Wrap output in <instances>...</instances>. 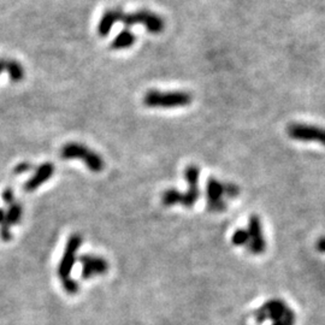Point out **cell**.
<instances>
[{"label": "cell", "mask_w": 325, "mask_h": 325, "mask_svg": "<svg viewBox=\"0 0 325 325\" xmlns=\"http://www.w3.org/2000/svg\"><path fill=\"white\" fill-rule=\"evenodd\" d=\"M2 200H4L6 204H12L14 202V190L11 188L5 189L4 193H2Z\"/></svg>", "instance_id": "obj_21"}, {"label": "cell", "mask_w": 325, "mask_h": 325, "mask_svg": "<svg viewBox=\"0 0 325 325\" xmlns=\"http://www.w3.org/2000/svg\"><path fill=\"white\" fill-rule=\"evenodd\" d=\"M286 134L292 140L302 142H318L325 146V129L322 126L292 123L286 128Z\"/></svg>", "instance_id": "obj_6"}, {"label": "cell", "mask_w": 325, "mask_h": 325, "mask_svg": "<svg viewBox=\"0 0 325 325\" xmlns=\"http://www.w3.org/2000/svg\"><path fill=\"white\" fill-rule=\"evenodd\" d=\"M5 66H6V59L0 58V74L5 72Z\"/></svg>", "instance_id": "obj_23"}, {"label": "cell", "mask_w": 325, "mask_h": 325, "mask_svg": "<svg viewBox=\"0 0 325 325\" xmlns=\"http://www.w3.org/2000/svg\"><path fill=\"white\" fill-rule=\"evenodd\" d=\"M20 214H22V208L18 204H11L10 208H8L6 217H5V222L8 226H14L17 222L20 220Z\"/></svg>", "instance_id": "obj_15"}, {"label": "cell", "mask_w": 325, "mask_h": 325, "mask_svg": "<svg viewBox=\"0 0 325 325\" xmlns=\"http://www.w3.org/2000/svg\"><path fill=\"white\" fill-rule=\"evenodd\" d=\"M29 170H32V165L28 162H20L14 168V174H24L28 172Z\"/></svg>", "instance_id": "obj_20"}, {"label": "cell", "mask_w": 325, "mask_h": 325, "mask_svg": "<svg viewBox=\"0 0 325 325\" xmlns=\"http://www.w3.org/2000/svg\"><path fill=\"white\" fill-rule=\"evenodd\" d=\"M240 194V188L236 184H232V183H226L224 184V195L228 198H236Z\"/></svg>", "instance_id": "obj_18"}, {"label": "cell", "mask_w": 325, "mask_h": 325, "mask_svg": "<svg viewBox=\"0 0 325 325\" xmlns=\"http://www.w3.org/2000/svg\"><path fill=\"white\" fill-rule=\"evenodd\" d=\"M250 241V236H248V232L244 229H238L232 236V242L235 246H246Z\"/></svg>", "instance_id": "obj_16"}, {"label": "cell", "mask_w": 325, "mask_h": 325, "mask_svg": "<svg viewBox=\"0 0 325 325\" xmlns=\"http://www.w3.org/2000/svg\"><path fill=\"white\" fill-rule=\"evenodd\" d=\"M248 236H250V241H248L247 248L250 253L259 256L262 254L266 250V242H265L264 235H262V228L260 218L256 214H253L250 217L248 220Z\"/></svg>", "instance_id": "obj_8"}, {"label": "cell", "mask_w": 325, "mask_h": 325, "mask_svg": "<svg viewBox=\"0 0 325 325\" xmlns=\"http://www.w3.org/2000/svg\"><path fill=\"white\" fill-rule=\"evenodd\" d=\"M126 26H132L136 24L144 26L150 34H160L165 29V22L159 14L150 10H138L132 14L123 12L120 20Z\"/></svg>", "instance_id": "obj_5"}, {"label": "cell", "mask_w": 325, "mask_h": 325, "mask_svg": "<svg viewBox=\"0 0 325 325\" xmlns=\"http://www.w3.org/2000/svg\"><path fill=\"white\" fill-rule=\"evenodd\" d=\"M63 159H81L93 172H100L104 169V160L98 153L86 147L84 144L70 142L62 148Z\"/></svg>", "instance_id": "obj_4"}, {"label": "cell", "mask_w": 325, "mask_h": 325, "mask_svg": "<svg viewBox=\"0 0 325 325\" xmlns=\"http://www.w3.org/2000/svg\"><path fill=\"white\" fill-rule=\"evenodd\" d=\"M199 176L200 170L196 165H189L184 170V178L188 183V190L180 193L176 189H168L162 194V202L165 206H174L181 204L183 208H192L199 199Z\"/></svg>", "instance_id": "obj_1"}, {"label": "cell", "mask_w": 325, "mask_h": 325, "mask_svg": "<svg viewBox=\"0 0 325 325\" xmlns=\"http://www.w3.org/2000/svg\"><path fill=\"white\" fill-rule=\"evenodd\" d=\"M5 217H6V214H5L4 210L0 208V224L4 223V222H5Z\"/></svg>", "instance_id": "obj_24"}, {"label": "cell", "mask_w": 325, "mask_h": 325, "mask_svg": "<svg viewBox=\"0 0 325 325\" xmlns=\"http://www.w3.org/2000/svg\"><path fill=\"white\" fill-rule=\"evenodd\" d=\"M5 72H8L10 76L11 81L17 84L24 78V68L20 62L14 60V59H6V66H5Z\"/></svg>", "instance_id": "obj_14"}, {"label": "cell", "mask_w": 325, "mask_h": 325, "mask_svg": "<svg viewBox=\"0 0 325 325\" xmlns=\"http://www.w3.org/2000/svg\"><path fill=\"white\" fill-rule=\"evenodd\" d=\"M268 319L272 320V323L282 325H295L296 323L295 313L284 301L280 299L268 300L256 311V323L262 324Z\"/></svg>", "instance_id": "obj_2"}, {"label": "cell", "mask_w": 325, "mask_h": 325, "mask_svg": "<svg viewBox=\"0 0 325 325\" xmlns=\"http://www.w3.org/2000/svg\"><path fill=\"white\" fill-rule=\"evenodd\" d=\"M206 196H208V208L212 212H222L226 210V202H224V183L218 180L208 178L206 184Z\"/></svg>", "instance_id": "obj_9"}, {"label": "cell", "mask_w": 325, "mask_h": 325, "mask_svg": "<svg viewBox=\"0 0 325 325\" xmlns=\"http://www.w3.org/2000/svg\"><path fill=\"white\" fill-rule=\"evenodd\" d=\"M53 172H54V166H53L52 162H45V164L40 165L38 168V170L35 171L34 176L29 181L26 182L24 190L32 192L35 189H38L42 183H45L51 178Z\"/></svg>", "instance_id": "obj_11"}, {"label": "cell", "mask_w": 325, "mask_h": 325, "mask_svg": "<svg viewBox=\"0 0 325 325\" xmlns=\"http://www.w3.org/2000/svg\"><path fill=\"white\" fill-rule=\"evenodd\" d=\"M193 102V96L190 93L183 90L175 92H160L150 90L144 96V105L147 108H174L188 106Z\"/></svg>", "instance_id": "obj_3"}, {"label": "cell", "mask_w": 325, "mask_h": 325, "mask_svg": "<svg viewBox=\"0 0 325 325\" xmlns=\"http://www.w3.org/2000/svg\"><path fill=\"white\" fill-rule=\"evenodd\" d=\"M82 244V238L78 234L70 236L68 240L66 247H65L63 258L60 260V264L58 268V274L62 280L70 278V272H72L74 264H75V256L78 248Z\"/></svg>", "instance_id": "obj_7"}, {"label": "cell", "mask_w": 325, "mask_h": 325, "mask_svg": "<svg viewBox=\"0 0 325 325\" xmlns=\"http://www.w3.org/2000/svg\"><path fill=\"white\" fill-rule=\"evenodd\" d=\"M80 262L82 264V277L84 280L104 274L108 270V262L100 256H80Z\"/></svg>", "instance_id": "obj_10"}, {"label": "cell", "mask_w": 325, "mask_h": 325, "mask_svg": "<svg viewBox=\"0 0 325 325\" xmlns=\"http://www.w3.org/2000/svg\"><path fill=\"white\" fill-rule=\"evenodd\" d=\"M317 250L319 252L325 253V238H322L320 240L317 242Z\"/></svg>", "instance_id": "obj_22"}, {"label": "cell", "mask_w": 325, "mask_h": 325, "mask_svg": "<svg viewBox=\"0 0 325 325\" xmlns=\"http://www.w3.org/2000/svg\"><path fill=\"white\" fill-rule=\"evenodd\" d=\"M0 236L4 241L11 240V232H10V226L4 222V223L0 224Z\"/></svg>", "instance_id": "obj_19"}, {"label": "cell", "mask_w": 325, "mask_h": 325, "mask_svg": "<svg viewBox=\"0 0 325 325\" xmlns=\"http://www.w3.org/2000/svg\"><path fill=\"white\" fill-rule=\"evenodd\" d=\"M63 282V286L64 289L66 290V292H69V294H76V292H78L80 286H78V283L75 282V280H72V278H68V280H62Z\"/></svg>", "instance_id": "obj_17"}, {"label": "cell", "mask_w": 325, "mask_h": 325, "mask_svg": "<svg viewBox=\"0 0 325 325\" xmlns=\"http://www.w3.org/2000/svg\"><path fill=\"white\" fill-rule=\"evenodd\" d=\"M123 11L120 10V8H110V10L105 11L102 18H100L99 24H98V32H99L100 36H108L110 34L114 23L120 20Z\"/></svg>", "instance_id": "obj_12"}, {"label": "cell", "mask_w": 325, "mask_h": 325, "mask_svg": "<svg viewBox=\"0 0 325 325\" xmlns=\"http://www.w3.org/2000/svg\"><path fill=\"white\" fill-rule=\"evenodd\" d=\"M136 42V36L129 29H124L111 42L112 50H126Z\"/></svg>", "instance_id": "obj_13"}]
</instances>
